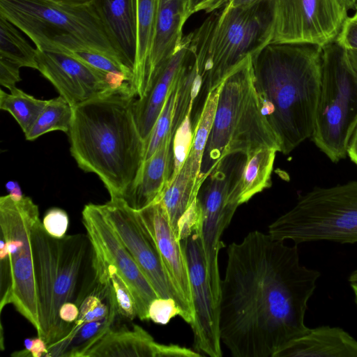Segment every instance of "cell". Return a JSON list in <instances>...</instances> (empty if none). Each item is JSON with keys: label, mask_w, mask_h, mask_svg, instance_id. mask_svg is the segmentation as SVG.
Returning <instances> with one entry per match:
<instances>
[{"label": "cell", "mask_w": 357, "mask_h": 357, "mask_svg": "<svg viewBox=\"0 0 357 357\" xmlns=\"http://www.w3.org/2000/svg\"><path fill=\"white\" fill-rule=\"evenodd\" d=\"M348 10L344 0H275L271 42L323 47L336 39Z\"/></svg>", "instance_id": "7c38bea8"}, {"label": "cell", "mask_w": 357, "mask_h": 357, "mask_svg": "<svg viewBox=\"0 0 357 357\" xmlns=\"http://www.w3.org/2000/svg\"><path fill=\"white\" fill-rule=\"evenodd\" d=\"M260 0H232L229 3L234 6H247Z\"/></svg>", "instance_id": "f6af8a7d"}, {"label": "cell", "mask_w": 357, "mask_h": 357, "mask_svg": "<svg viewBox=\"0 0 357 357\" xmlns=\"http://www.w3.org/2000/svg\"><path fill=\"white\" fill-rule=\"evenodd\" d=\"M263 148L280 152V143L263 115L254 83L251 56L223 79L213 127L203 154L199 185L217 164L234 153L245 155Z\"/></svg>", "instance_id": "8992f818"}, {"label": "cell", "mask_w": 357, "mask_h": 357, "mask_svg": "<svg viewBox=\"0 0 357 357\" xmlns=\"http://www.w3.org/2000/svg\"><path fill=\"white\" fill-rule=\"evenodd\" d=\"M190 15V0H159L153 42L139 98L148 93L160 70L180 48L183 27Z\"/></svg>", "instance_id": "d6986e66"}, {"label": "cell", "mask_w": 357, "mask_h": 357, "mask_svg": "<svg viewBox=\"0 0 357 357\" xmlns=\"http://www.w3.org/2000/svg\"><path fill=\"white\" fill-rule=\"evenodd\" d=\"M297 245L259 231L229 245L219 330L233 356L275 357L310 331L305 316L321 273L301 264Z\"/></svg>", "instance_id": "6da1fadb"}, {"label": "cell", "mask_w": 357, "mask_h": 357, "mask_svg": "<svg viewBox=\"0 0 357 357\" xmlns=\"http://www.w3.org/2000/svg\"><path fill=\"white\" fill-rule=\"evenodd\" d=\"M277 152L275 149L263 148L246 155L241 173L231 192L232 199L239 206L271 186V173Z\"/></svg>", "instance_id": "cb8c5ba5"}, {"label": "cell", "mask_w": 357, "mask_h": 357, "mask_svg": "<svg viewBox=\"0 0 357 357\" xmlns=\"http://www.w3.org/2000/svg\"><path fill=\"white\" fill-rule=\"evenodd\" d=\"M140 221L154 241L165 272L179 300L181 317L191 325L195 314L186 257L160 202L137 211Z\"/></svg>", "instance_id": "2e32d148"}, {"label": "cell", "mask_w": 357, "mask_h": 357, "mask_svg": "<svg viewBox=\"0 0 357 357\" xmlns=\"http://www.w3.org/2000/svg\"><path fill=\"white\" fill-rule=\"evenodd\" d=\"M357 357V340L337 326L313 328L291 342L275 357Z\"/></svg>", "instance_id": "603a6c76"}, {"label": "cell", "mask_w": 357, "mask_h": 357, "mask_svg": "<svg viewBox=\"0 0 357 357\" xmlns=\"http://www.w3.org/2000/svg\"><path fill=\"white\" fill-rule=\"evenodd\" d=\"M91 4L122 63L133 73L137 50V0H93Z\"/></svg>", "instance_id": "ffe728a7"}, {"label": "cell", "mask_w": 357, "mask_h": 357, "mask_svg": "<svg viewBox=\"0 0 357 357\" xmlns=\"http://www.w3.org/2000/svg\"><path fill=\"white\" fill-rule=\"evenodd\" d=\"M42 225L52 236L62 238L66 236L69 219L67 213L59 208L49 209L43 217Z\"/></svg>", "instance_id": "836d02e7"}, {"label": "cell", "mask_w": 357, "mask_h": 357, "mask_svg": "<svg viewBox=\"0 0 357 357\" xmlns=\"http://www.w3.org/2000/svg\"><path fill=\"white\" fill-rule=\"evenodd\" d=\"M100 207L158 297L174 298L179 307L178 298L165 272L155 244L140 221L137 211L121 198H110Z\"/></svg>", "instance_id": "4fadbf2b"}, {"label": "cell", "mask_w": 357, "mask_h": 357, "mask_svg": "<svg viewBox=\"0 0 357 357\" xmlns=\"http://www.w3.org/2000/svg\"><path fill=\"white\" fill-rule=\"evenodd\" d=\"M347 155L350 160L357 166V125L349 140Z\"/></svg>", "instance_id": "f35d334b"}, {"label": "cell", "mask_w": 357, "mask_h": 357, "mask_svg": "<svg viewBox=\"0 0 357 357\" xmlns=\"http://www.w3.org/2000/svg\"><path fill=\"white\" fill-rule=\"evenodd\" d=\"M268 234L296 245L319 241L357 243V181L313 188L272 222Z\"/></svg>", "instance_id": "9c48e42d"}, {"label": "cell", "mask_w": 357, "mask_h": 357, "mask_svg": "<svg viewBox=\"0 0 357 357\" xmlns=\"http://www.w3.org/2000/svg\"><path fill=\"white\" fill-rule=\"evenodd\" d=\"M47 100L38 99L15 87L6 93L0 91V108L9 112L24 133L32 127Z\"/></svg>", "instance_id": "f546056e"}, {"label": "cell", "mask_w": 357, "mask_h": 357, "mask_svg": "<svg viewBox=\"0 0 357 357\" xmlns=\"http://www.w3.org/2000/svg\"><path fill=\"white\" fill-rule=\"evenodd\" d=\"M82 215L92 248L117 268L133 294L137 317L142 321L149 320V305L158 297L153 286L106 219L100 205H85Z\"/></svg>", "instance_id": "5bb4252c"}, {"label": "cell", "mask_w": 357, "mask_h": 357, "mask_svg": "<svg viewBox=\"0 0 357 357\" xmlns=\"http://www.w3.org/2000/svg\"><path fill=\"white\" fill-rule=\"evenodd\" d=\"M354 9L356 10V13H357V1H356V6H355Z\"/></svg>", "instance_id": "681fc988"}, {"label": "cell", "mask_w": 357, "mask_h": 357, "mask_svg": "<svg viewBox=\"0 0 357 357\" xmlns=\"http://www.w3.org/2000/svg\"><path fill=\"white\" fill-rule=\"evenodd\" d=\"M6 190L9 195L15 200H20L24 196L22 194L20 186L18 183L14 181H9L6 185Z\"/></svg>", "instance_id": "ab89813d"}, {"label": "cell", "mask_w": 357, "mask_h": 357, "mask_svg": "<svg viewBox=\"0 0 357 357\" xmlns=\"http://www.w3.org/2000/svg\"><path fill=\"white\" fill-rule=\"evenodd\" d=\"M182 69L174 80L162 109L145 142L144 160L151 156L156 151L167 135L172 131L176 109L178 79Z\"/></svg>", "instance_id": "4dcf8cb0"}, {"label": "cell", "mask_w": 357, "mask_h": 357, "mask_svg": "<svg viewBox=\"0 0 357 357\" xmlns=\"http://www.w3.org/2000/svg\"><path fill=\"white\" fill-rule=\"evenodd\" d=\"M59 315L66 324H73L79 315V307L74 302H66L59 308Z\"/></svg>", "instance_id": "74e56055"}, {"label": "cell", "mask_w": 357, "mask_h": 357, "mask_svg": "<svg viewBox=\"0 0 357 357\" xmlns=\"http://www.w3.org/2000/svg\"><path fill=\"white\" fill-rule=\"evenodd\" d=\"M336 41L346 50H357V13L344 22Z\"/></svg>", "instance_id": "e575fe53"}, {"label": "cell", "mask_w": 357, "mask_h": 357, "mask_svg": "<svg viewBox=\"0 0 357 357\" xmlns=\"http://www.w3.org/2000/svg\"><path fill=\"white\" fill-rule=\"evenodd\" d=\"M48 348L44 340L38 336L36 338H26L24 340V349L15 352L12 356L18 357L32 356L41 357L47 356Z\"/></svg>", "instance_id": "8d00e7d4"}, {"label": "cell", "mask_w": 357, "mask_h": 357, "mask_svg": "<svg viewBox=\"0 0 357 357\" xmlns=\"http://www.w3.org/2000/svg\"><path fill=\"white\" fill-rule=\"evenodd\" d=\"M199 188L197 177L186 159L180 172L174 181L167 185L158 201L165 209L178 239L179 225L197 198Z\"/></svg>", "instance_id": "484cf974"}, {"label": "cell", "mask_w": 357, "mask_h": 357, "mask_svg": "<svg viewBox=\"0 0 357 357\" xmlns=\"http://www.w3.org/2000/svg\"><path fill=\"white\" fill-rule=\"evenodd\" d=\"M148 314L154 323L165 325L174 317L181 316V310L174 298L158 297L150 303Z\"/></svg>", "instance_id": "d6a6232c"}, {"label": "cell", "mask_w": 357, "mask_h": 357, "mask_svg": "<svg viewBox=\"0 0 357 357\" xmlns=\"http://www.w3.org/2000/svg\"><path fill=\"white\" fill-rule=\"evenodd\" d=\"M173 136L171 131L156 151L144 160L123 199L135 210H141L158 202L167 187L173 169Z\"/></svg>", "instance_id": "44dd1931"}, {"label": "cell", "mask_w": 357, "mask_h": 357, "mask_svg": "<svg viewBox=\"0 0 357 357\" xmlns=\"http://www.w3.org/2000/svg\"><path fill=\"white\" fill-rule=\"evenodd\" d=\"M180 241L188 263L192 289L195 319L190 326L195 347L211 357H221L219 310L207 280L199 225Z\"/></svg>", "instance_id": "9a60e30c"}, {"label": "cell", "mask_w": 357, "mask_h": 357, "mask_svg": "<svg viewBox=\"0 0 357 357\" xmlns=\"http://www.w3.org/2000/svg\"><path fill=\"white\" fill-rule=\"evenodd\" d=\"M18 66L0 58V83L9 91L16 87V84L21 80Z\"/></svg>", "instance_id": "d590c367"}, {"label": "cell", "mask_w": 357, "mask_h": 357, "mask_svg": "<svg viewBox=\"0 0 357 357\" xmlns=\"http://www.w3.org/2000/svg\"><path fill=\"white\" fill-rule=\"evenodd\" d=\"M356 1L357 0H344L347 7L349 10L355 8Z\"/></svg>", "instance_id": "c3c4849f"}, {"label": "cell", "mask_w": 357, "mask_h": 357, "mask_svg": "<svg viewBox=\"0 0 357 357\" xmlns=\"http://www.w3.org/2000/svg\"><path fill=\"white\" fill-rule=\"evenodd\" d=\"M232 0H211L207 3L203 8L206 13H209L213 10L221 8L230 3Z\"/></svg>", "instance_id": "b9f144b4"}, {"label": "cell", "mask_w": 357, "mask_h": 357, "mask_svg": "<svg viewBox=\"0 0 357 357\" xmlns=\"http://www.w3.org/2000/svg\"><path fill=\"white\" fill-rule=\"evenodd\" d=\"M0 15L38 50L65 53L88 47L123 65L91 3L65 6L43 0H0Z\"/></svg>", "instance_id": "52a82bcc"}, {"label": "cell", "mask_w": 357, "mask_h": 357, "mask_svg": "<svg viewBox=\"0 0 357 357\" xmlns=\"http://www.w3.org/2000/svg\"><path fill=\"white\" fill-rule=\"evenodd\" d=\"M188 36L182 45L160 70L148 93L133 103L135 119L143 139L149 138L162 109L168 93L190 54Z\"/></svg>", "instance_id": "7402d4cb"}, {"label": "cell", "mask_w": 357, "mask_h": 357, "mask_svg": "<svg viewBox=\"0 0 357 357\" xmlns=\"http://www.w3.org/2000/svg\"><path fill=\"white\" fill-rule=\"evenodd\" d=\"M349 61L357 75V50H347Z\"/></svg>", "instance_id": "ee69618b"}, {"label": "cell", "mask_w": 357, "mask_h": 357, "mask_svg": "<svg viewBox=\"0 0 357 357\" xmlns=\"http://www.w3.org/2000/svg\"><path fill=\"white\" fill-rule=\"evenodd\" d=\"M199 357L191 349L176 344H162L141 326L116 328L114 324L84 353L83 357Z\"/></svg>", "instance_id": "ac0fdd59"}, {"label": "cell", "mask_w": 357, "mask_h": 357, "mask_svg": "<svg viewBox=\"0 0 357 357\" xmlns=\"http://www.w3.org/2000/svg\"><path fill=\"white\" fill-rule=\"evenodd\" d=\"M13 24L0 15V58L19 67L38 70L36 49L31 47Z\"/></svg>", "instance_id": "83f0119b"}, {"label": "cell", "mask_w": 357, "mask_h": 357, "mask_svg": "<svg viewBox=\"0 0 357 357\" xmlns=\"http://www.w3.org/2000/svg\"><path fill=\"white\" fill-rule=\"evenodd\" d=\"M65 6H82L91 4L93 0H43Z\"/></svg>", "instance_id": "60d3db41"}, {"label": "cell", "mask_w": 357, "mask_h": 357, "mask_svg": "<svg viewBox=\"0 0 357 357\" xmlns=\"http://www.w3.org/2000/svg\"><path fill=\"white\" fill-rule=\"evenodd\" d=\"M220 87L221 84L208 92L194 126L192 146L187 160L197 177V181L203 154L213 124Z\"/></svg>", "instance_id": "4316f807"}, {"label": "cell", "mask_w": 357, "mask_h": 357, "mask_svg": "<svg viewBox=\"0 0 357 357\" xmlns=\"http://www.w3.org/2000/svg\"><path fill=\"white\" fill-rule=\"evenodd\" d=\"M36 49L38 70L73 107L114 89L104 73L83 61L64 53Z\"/></svg>", "instance_id": "e0dca14e"}, {"label": "cell", "mask_w": 357, "mask_h": 357, "mask_svg": "<svg viewBox=\"0 0 357 357\" xmlns=\"http://www.w3.org/2000/svg\"><path fill=\"white\" fill-rule=\"evenodd\" d=\"M350 285L354 295V302L357 307V282L350 283Z\"/></svg>", "instance_id": "bcb514c9"}, {"label": "cell", "mask_w": 357, "mask_h": 357, "mask_svg": "<svg viewBox=\"0 0 357 357\" xmlns=\"http://www.w3.org/2000/svg\"><path fill=\"white\" fill-rule=\"evenodd\" d=\"M211 0H190V13L193 14L195 13L203 10L205 5Z\"/></svg>", "instance_id": "7bdbcfd3"}, {"label": "cell", "mask_w": 357, "mask_h": 357, "mask_svg": "<svg viewBox=\"0 0 357 357\" xmlns=\"http://www.w3.org/2000/svg\"><path fill=\"white\" fill-rule=\"evenodd\" d=\"M31 244L40 337L48 348L63 340L73 325L61 321V306L69 301L78 305L93 282V273L88 278L86 275L92 265V246L87 234L50 236L40 220L33 227Z\"/></svg>", "instance_id": "277c9868"}, {"label": "cell", "mask_w": 357, "mask_h": 357, "mask_svg": "<svg viewBox=\"0 0 357 357\" xmlns=\"http://www.w3.org/2000/svg\"><path fill=\"white\" fill-rule=\"evenodd\" d=\"M135 97L128 84L73 107L71 155L80 169L99 177L112 199L126 197L144 160Z\"/></svg>", "instance_id": "7a4b0ae2"}, {"label": "cell", "mask_w": 357, "mask_h": 357, "mask_svg": "<svg viewBox=\"0 0 357 357\" xmlns=\"http://www.w3.org/2000/svg\"><path fill=\"white\" fill-rule=\"evenodd\" d=\"M246 159L242 153L229 155L221 160L202 183L197 198L201 208L199 225L204 254L208 282L219 309L220 277L219 251L225 243L220 240L239 205L231 195Z\"/></svg>", "instance_id": "8fae6325"}, {"label": "cell", "mask_w": 357, "mask_h": 357, "mask_svg": "<svg viewBox=\"0 0 357 357\" xmlns=\"http://www.w3.org/2000/svg\"><path fill=\"white\" fill-rule=\"evenodd\" d=\"M193 132L194 126L191 120V114H188L173 136V169L168 185L176 178L189 155Z\"/></svg>", "instance_id": "1f68e13d"}, {"label": "cell", "mask_w": 357, "mask_h": 357, "mask_svg": "<svg viewBox=\"0 0 357 357\" xmlns=\"http://www.w3.org/2000/svg\"><path fill=\"white\" fill-rule=\"evenodd\" d=\"M73 118V107L62 96L47 100L36 121L24 134L26 140L33 141L41 135L56 130L68 135Z\"/></svg>", "instance_id": "f1b7e54d"}, {"label": "cell", "mask_w": 357, "mask_h": 357, "mask_svg": "<svg viewBox=\"0 0 357 357\" xmlns=\"http://www.w3.org/2000/svg\"><path fill=\"white\" fill-rule=\"evenodd\" d=\"M275 0H260L247 6L229 3L209 13L187 36L202 91L219 86L244 59L273 38Z\"/></svg>", "instance_id": "5b68a950"}, {"label": "cell", "mask_w": 357, "mask_h": 357, "mask_svg": "<svg viewBox=\"0 0 357 357\" xmlns=\"http://www.w3.org/2000/svg\"><path fill=\"white\" fill-rule=\"evenodd\" d=\"M321 54L314 44L270 42L251 55L261 110L283 154L313 133Z\"/></svg>", "instance_id": "3957f363"}, {"label": "cell", "mask_w": 357, "mask_h": 357, "mask_svg": "<svg viewBox=\"0 0 357 357\" xmlns=\"http://www.w3.org/2000/svg\"><path fill=\"white\" fill-rule=\"evenodd\" d=\"M348 281L350 283L357 282V269L354 270L351 273V274L349 276Z\"/></svg>", "instance_id": "7dc6e473"}, {"label": "cell", "mask_w": 357, "mask_h": 357, "mask_svg": "<svg viewBox=\"0 0 357 357\" xmlns=\"http://www.w3.org/2000/svg\"><path fill=\"white\" fill-rule=\"evenodd\" d=\"M40 220L38 206L29 197H0L1 312L13 304L41 334L31 244V233Z\"/></svg>", "instance_id": "ba28073f"}, {"label": "cell", "mask_w": 357, "mask_h": 357, "mask_svg": "<svg viewBox=\"0 0 357 357\" xmlns=\"http://www.w3.org/2000/svg\"><path fill=\"white\" fill-rule=\"evenodd\" d=\"M357 125V75L334 40L322 47L320 89L312 139L333 162L345 158Z\"/></svg>", "instance_id": "30bf717a"}, {"label": "cell", "mask_w": 357, "mask_h": 357, "mask_svg": "<svg viewBox=\"0 0 357 357\" xmlns=\"http://www.w3.org/2000/svg\"><path fill=\"white\" fill-rule=\"evenodd\" d=\"M159 0H137V50L131 87L142 96L155 34Z\"/></svg>", "instance_id": "d4e9b609"}]
</instances>
